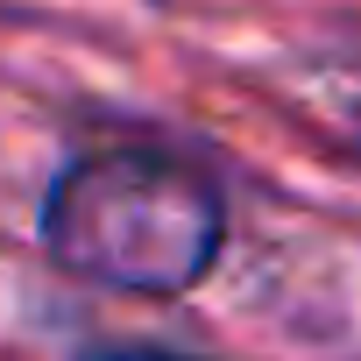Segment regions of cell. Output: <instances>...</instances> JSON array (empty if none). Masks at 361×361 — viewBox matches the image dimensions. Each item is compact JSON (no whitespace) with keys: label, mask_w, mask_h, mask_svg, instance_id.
<instances>
[{"label":"cell","mask_w":361,"mask_h":361,"mask_svg":"<svg viewBox=\"0 0 361 361\" xmlns=\"http://www.w3.org/2000/svg\"><path fill=\"white\" fill-rule=\"evenodd\" d=\"M220 199L185 163H163L142 149L85 156L57 177L43 206V241L71 276L106 290H192L220 255Z\"/></svg>","instance_id":"obj_1"}]
</instances>
